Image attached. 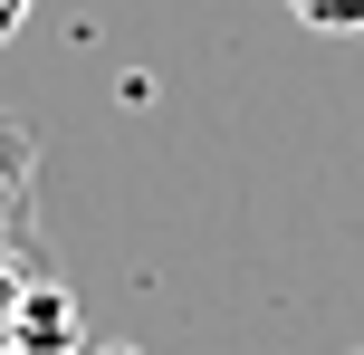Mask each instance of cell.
<instances>
[{
    "label": "cell",
    "instance_id": "cell-1",
    "mask_svg": "<svg viewBox=\"0 0 364 355\" xmlns=\"http://www.w3.org/2000/svg\"><path fill=\"white\" fill-rule=\"evenodd\" d=\"M297 19H307V29H326V38H355L364 29V0H288Z\"/></svg>",
    "mask_w": 364,
    "mask_h": 355
},
{
    "label": "cell",
    "instance_id": "cell-2",
    "mask_svg": "<svg viewBox=\"0 0 364 355\" xmlns=\"http://www.w3.org/2000/svg\"><path fill=\"white\" fill-rule=\"evenodd\" d=\"M19 19H29V0H0V38H19Z\"/></svg>",
    "mask_w": 364,
    "mask_h": 355
}]
</instances>
